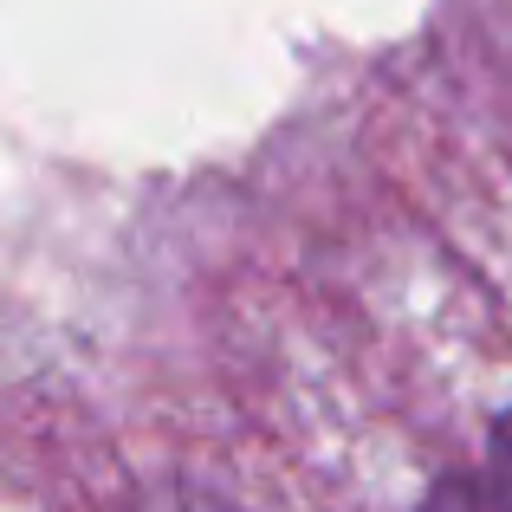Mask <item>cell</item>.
I'll list each match as a JSON object with an SVG mask.
<instances>
[{
    "mask_svg": "<svg viewBox=\"0 0 512 512\" xmlns=\"http://www.w3.org/2000/svg\"><path fill=\"white\" fill-rule=\"evenodd\" d=\"M415 512H506V506L493 500L487 480H474V474H448V480H435V487L422 493V506H415Z\"/></svg>",
    "mask_w": 512,
    "mask_h": 512,
    "instance_id": "1",
    "label": "cell"
},
{
    "mask_svg": "<svg viewBox=\"0 0 512 512\" xmlns=\"http://www.w3.org/2000/svg\"><path fill=\"white\" fill-rule=\"evenodd\" d=\"M487 487H493V500L512 512V409L493 422V435H487Z\"/></svg>",
    "mask_w": 512,
    "mask_h": 512,
    "instance_id": "2",
    "label": "cell"
}]
</instances>
